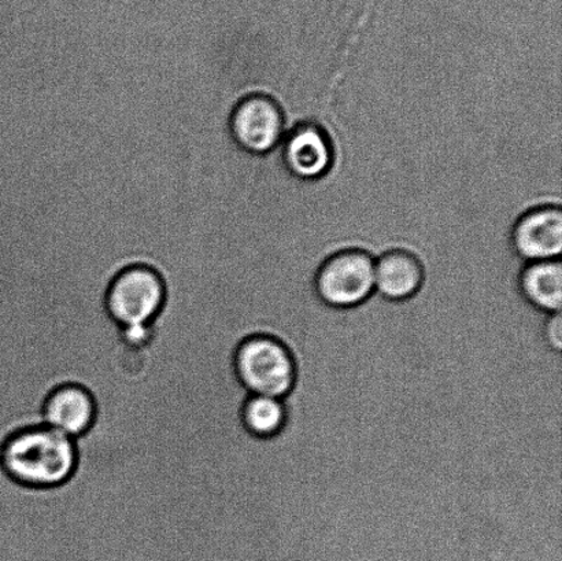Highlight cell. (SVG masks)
<instances>
[{
    "instance_id": "obj_3",
    "label": "cell",
    "mask_w": 562,
    "mask_h": 561,
    "mask_svg": "<svg viewBox=\"0 0 562 561\" xmlns=\"http://www.w3.org/2000/svg\"><path fill=\"white\" fill-rule=\"evenodd\" d=\"M314 285L319 300L335 310H351L374 294V258L362 249L333 253L319 262Z\"/></svg>"
},
{
    "instance_id": "obj_11",
    "label": "cell",
    "mask_w": 562,
    "mask_h": 561,
    "mask_svg": "<svg viewBox=\"0 0 562 561\" xmlns=\"http://www.w3.org/2000/svg\"><path fill=\"white\" fill-rule=\"evenodd\" d=\"M244 425L252 436L269 438L284 427L285 406L283 400L267 395H250L241 411Z\"/></svg>"
},
{
    "instance_id": "obj_5",
    "label": "cell",
    "mask_w": 562,
    "mask_h": 561,
    "mask_svg": "<svg viewBox=\"0 0 562 561\" xmlns=\"http://www.w3.org/2000/svg\"><path fill=\"white\" fill-rule=\"evenodd\" d=\"M229 135L250 156L274 153L285 136V114L278 98L263 92L241 98L229 115Z\"/></svg>"
},
{
    "instance_id": "obj_8",
    "label": "cell",
    "mask_w": 562,
    "mask_h": 561,
    "mask_svg": "<svg viewBox=\"0 0 562 561\" xmlns=\"http://www.w3.org/2000/svg\"><path fill=\"white\" fill-rule=\"evenodd\" d=\"M427 267L415 253L395 249L374 260V293L389 301L415 296L426 280Z\"/></svg>"
},
{
    "instance_id": "obj_6",
    "label": "cell",
    "mask_w": 562,
    "mask_h": 561,
    "mask_svg": "<svg viewBox=\"0 0 562 561\" xmlns=\"http://www.w3.org/2000/svg\"><path fill=\"white\" fill-rule=\"evenodd\" d=\"M512 246L526 262L560 260L562 251V212L560 206L531 209L517 220Z\"/></svg>"
},
{
    "instance_id": "obj_2",
    "label": "cell",
    "mask_w": 562,
    "mask_h": 561,
    "mask_svg": "<svg viewBox=\"0 0 562 561\" xmlns=\"http://www.w3.org/2000/svg\"><path fill=\"white\" fill-rule=\"evenodd\" d=\"M165 302V284L151 268L124 269L110 284L106 305L110 316L124 328L131 345L145 346L154 337L153 322Z\"/></svg>"
},
{
    "instance_id": "obj_10",
    "label": "cell",
    "mask_w": 562,
    "mask_h": 561,
    "mask_svg": "<svg viewBox=\"0 0 562 561\" xmlns=\"http://www.w3.org/2000/svg\"><path fill=\"white\" fill-rule=\"evenodd\" d=\"M519 289L536 310L554 315L561 313L562 266L560 260L527 262L520 268Z\"/></svg>"
},
{
    "instance_id": "obj_7",
    "label": "cell",
    "mask_w": 562,
    "mask_h": 561,
    "mask_svg": "<svg viewBox=\"0 0 562 561\" xmlns=\"http://www.w3.org/2000/svg\"><path fill=\"white\" fill-rule=\"evenodd\" d=\"M280 157L290 175L302 180H316L333 167V143L322 126L301 123L284 136Z\"/></svg>"
},
{
    "instance_id": "obj_4",
    "label": "cell",
    "mask_w": 562,
    "mask_h": 561,
    "mask_svg": "<svg viewBox=\"0 0 562 561\" xmlns=\"http://www.w3.org/2000/svg\"><path fill=\"white\" fill-rule=\"evenodd\" d=\"M236 373L251 395L283 400L295 381L289 351L272 338L257 337L241 344L235 359Z\"/></svg>"
},
{
    "instance_id": "obj_1",
    "label": "cell",
    "mask_w": 562,
    "mask_h": 561,
    "mask_svg": "<svg viewBox=\"0 0 562 561\" xmlns=\"http://www.w3.org/2000/svg\"><path fill=\"white\" fill-rule=\"evenodd\" d=\"M75 439L46 426L16 434L5 442L3 469L15 482L31 487H54L76 469Z\"/></svg>"
},
{
    "instance_id": "obj_9",
    "label": "cell",
    "mask_w": 562,
    "mask_h": 561,
    "mask_svg": "<svg viewBox=\"0 0 562 561\" xmlns=\"http://www.w3.org/2000/svg\"><path fill=\"white\" fill-rule=\"evenodd\" d=\"M43 415L46 427L76 439L90 430L95 419V404L85 389L68 384L49 394Z\"/></svg>"
}]
</instances>
